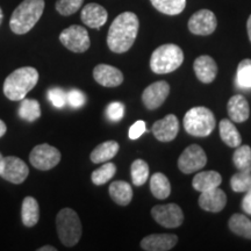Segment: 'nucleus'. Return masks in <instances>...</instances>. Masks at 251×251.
I'll return each instance as SVG.
<instances>
[{
	"label": "nucleus",
	"mask_w": 251,
	"mask_h": 251,
	"mask_svg": "<svg viewBox=\"0 0 251 251\" xmlns=\"http://www.w3.org/2000/svg\"><path fill=\"white\" fill-rule=\"evenodd\" d=\"M140 21L133 12H124L114 19L107 34V46L115 54H124L133 47Z\"/></svg>",
	"instance_id": "1"
},
{
	"label": "nucleus",
	"mask_w": 251,
	"mask_h": 251,
	"mask_svg": "<svg viewBox=\"0 0 251 251\" xmlns=\"http://www.w3.org/2000/svg\"><path fill=\"white\" fill-rule=\"evenodd\" d=\"M39 77V72L33 67L17 69L4 81L5 97L12 101H21L36 86Z\"/></svg>",
	"instance_id": "2"
},
{
	"label": "nucleus",
	"mask_w": 251,
	"mask_h": 251,
	"mask_svg": "<svg viewBox=\"0 0 251 251\" xmlns=\"http://www.w3.org/2000/svg\"><path fill=\"white\" fill-rule=\"evenodd\" d=\"M45 0H24L9 19V28L17 35H24L33 29L45 11Z\"/></svg>",
	"instance_id": "3"
},
{
	"label": "nucleus",
	"mask_w": 251,
	"mask_h": 251,
	"mask_svg": "<svg viewBox=\"0 0 251 251\" xmlns=\"http://www.w3.org/2000/svg\"><path fill=\"white\" fill-rule=\"evenodd\" d=\"M184 62V52L177 45H163L155 49L150 57V69L157 75L170 74Z\"/></svg>",
	"instance_id": "4"
},
{
	"label": "nucleus",
	"mask_w": 251,
	"mask_h": 251,
	"mask_svg": "<svg viewBox=\"0 0 251 251\" xmlns=\"http://www.w3.org/2000/svg\"><path fill=\"white\" fill-rule=\"evenodd\" d=\"M56 228L63 246L75 247L79 242L83 228L79 216L74 209L63 208L56 216Z\"/></svg>",
	"instance_id": "5"
},
{
	"label": "nucleus",
	"mask_w": 251,
	"mask_h": 251,
	"mask_svg": "<svg viewBox=\"0 0 251 251\" xmlns=\"http://www.w3.org/2000/svg\"><path fill=\"white\" fill-rule=\"evenodd\" d=\"M184 128L192 136H208L215 128L214 114L203 106L191 108L184 117Z\"/></svg>",
	"instance_id": "6"
},
{
	"label": "nucleus",
	"mask_w": 251,
	"mask_h": 251,
	"mask_svg": "<svg viewBox=\"0 0 251 251\" xmlns=\"http://www.w3.org/2000/svg\"><path fill=\"white\" fill-rule=\"evenodd\" d=\"M59 41L72 52H85L90 48L91 41L87 30L79 25H72L59 34Z\"/></svg>",
	"instance_id": "7"
},
{
	"label": "nucleus",
	"mask_w": 251,
	"mask_h": 251,
	"mask_svg": "<svg viewBox=\"0 0 251 251\" xmlns=\"http://www.w3.org/2000/svg\"><path fill=\"white\" fill-rule=\"evenodd\" d=\"M29 161L34 168L40 171H48L58 165L61 162V152L57 148L43 143L36 146L31 150Z\"/></svg>",
	"instance_id": "8"
},
{
	"label": "nucleus",
	"mask_w": 251,
	"mask_h": 251,
	"mask_svg": "<svg viewBox=\"0 0 251 251\" xmlns=\"http://www.w3.org/2000/svg\"><path fill=\"white\" fill-rule=\"evenodd\" d=\"M29 175L28 165L23 159L15 156L2 157L0 163V177L12 184H23Z\"/></svg>",
	"instance_id": "9"
},
{
	"label": "nucleus",
	"mask_w": 251,
	"mask_h": 251,
	"mask_svg": "<svg viewBox=\"0 0 251 251\" xmlns=\"http://www.w3.org/2000/svg\"><path fill=\"white\" fill-rule=\"evenodd\" d=\"M207 164V156L203 149L198 144H191L181 152L178 158V168L185 175L201 170Z\"/></svg>",
	"instance_id": "10"
},
{
	"label": "nucleus",
	"mask_w": 251,
	"mask_h": 251,
	"mask_svg": "<svg viewBox=\"0 0 251 251\" xmlns=\"http://www.w3.org/2000/svg\"><path fill=\"white\" fill-rule=\"evenodd\" d=\"M151 215L157 224L165 228H177L184 222L183 211L176 203L157 205L151 209Z\"/></svg>",
	"instance_id": "11"
},
{
	"label": "nucleus",
	"mask_w": 251,
	"mask_h": 251,
	"mask_svg": "<svg viewBox=\"0 0 251 251\" xmlns=\"http://www.w3.org/2000/svg\"><path fill=\"white\" fill-rule=\"evenodd\" d=\"M188 29L194 35L207 36L214 33L218 26L215 14L209 9H200L188 20Z\"/></svg>",
	"instance_id": "12"
},
{
	"label": "nucleus",
	"mask_w": 251,
	"mask_h": 251,
	"mask_svg": "<svg viewBox=\"0 0 251 251\" xmlns=\"http://www.w3.org/2000/svg\"><path fill=\"white\" fill-rule=\"evenodd\" d=\"M170 94V85L164 80L156 81L144 90L142 101L148 109H156L164 103Z\"/></svg>",
	"instance_id": "13"
},
{
	"label": "nucleus",
	"mask_w": 251,
	"mask_h": 251,
	"mask_svg": "<svg viewBox=\"0 0 251 251\" xmlns=\"http://www.w3.org/2000/svg\"><path fill=\"white\" fill-rule=\"evenodd\" d=\"M151 131L153 136L161 142H170L177 137L179 131V121L175 114H169L162 120L152 125Z\"/></svg>",
	"instance_id": "14"
},
{
	"label": "nucleus",
	"mask_w": 251,
	"mask_h": 251,
	"mask_svg": "<svg viewBox=\"0 0 251 251\" xmlns=\"http://www.w3.org/2000/svg\"><path fill=\"white\" fill-rule=\"evenodd\" d=\"M93 78L98 84L105 87L120 86L124 81V75L118 68L108 64H99L93 69Z\"/></svg>",
	"instance_id": "15"
},
{
	"label": "nucleus",
	"mask_w": 251,
	"mask_h": 251,
	"mask_svg": "<svg viewBox=\"0 0 251 251\" xmlns=\"http://www.w3.org/2000/svg\"><path fill=\"white\" fill-rule=\"evenodd\" d=\"M227 205V196L221 188L215 187L201 192L199 197V206L203 211L219 213Z\"/></svg>",
	"instance_id": "16"
},
{
	"label": "nucleus",
	"mask_w": 251,
	"mask_h": 251,
	"mask_svg": "<svg viewBox=\"0 0 251 251\" xmlns=\"http://www.w3.org/2000/svg\"><path fill=\"white\" fill-rule=\"evenodd\" d=\"M178 242L176 234H151L141 241V248L146 251H168Z\"/></svg>",
	"instance_id": "17"
},
{
	"label": "nucleus",
	"mask_w": 251,
	"mask_h": 251,
	"mask_svg": "<svg viewBox=\"0 0 251 251\" xmlns=\"http://www.w3.org/2000/svg\"><path fill=\"white\" fill-rule=\"evenodd\" d=\"M81 21L86 25L87 27L94 28V29H99L103 25L106 24L108 18V13L105 7L101 5L96 4V2H91L84 6L81 9L80 14Z\"/></svg>",
	"instance_id": "18"
},
{
	"label": "nucleus",
	"mask_w": 251,
	"mask_h": 251,
	"mask_svg": "<svg viewBox=\"0 0 251 251\" xmlns=\"http://www.w3.org/2000/svg\"><path fill=\"white\" fill-rule=\"evenodd\" d=\"M196 76L203 84H209L216 78L218 75V65L211 56L202 55L199 56L193 64Z\"/></svg>",
	"instance_id": "19"
},
{
	"label": "nucleus",
	"mask_w": 251,
	"mask_h": 251,
	"mask_svg": "<svg viewBox=\"0 0 251 251\" xmlns=\"http://www.w3.org/2000/svg\"><path fill=\"white\" fill-rule=\"evenodd\" d=\"M228 115L231 121L241 124V122L247 121L250 115V107L249 102L241 94H236L229 99L227 105Z\"/></svg>",
	"instance_id": "20"
},
{
	"label": "nucleus",
	"mask_w": 251,
	"mask_h": 251,
	"mask_svg": "<svg viewBox=\"0 0 251 251\" xmlns=\"http://www.w3.org/2000/svg\"><path fill=\"white\" fill-rule=\"evenodd\" d=\"M222 183V177L216 171H203L194 176L192 180V186L196 191L205 192L212 188L219 187Z\"/></svg>",
	"instance_id": "21"
},
{
	"label": "nucleus",
	"mask_w": 251,
	"mask_h": 251,
	"mask_svg": "<svg viewBox=\"0 0 251 251\" xmlns=\"http://www.w3.org/2000/svg\"><path fill=\"white\" fill-rule=\"evenodd\" d=\"M108 191L113 201L120 206H127L131 201L134 196L133 188H131L130 184H128L127 181L124 180L113 181L109 185Z\"/></svg>",
	"instance_id": "22"
},
{
	"label": "nucleus",
	"mask_w": 251,
	"mask_h": 251,
	"mask_svg": "<svg viewBox=\"0 0 251 251\" xmlns=\"http://www.w3.org/2000/svg\"><path fill=\"white\" fill-rule=\"evenodd\" d=\"M119 149H120V146L117 141H106V142L100 143L98 147L93 149L90 158L94 164L108 162L117 156Z\"/></svg>",
	"instance_id": "23"
},
{
	"label": "nucleus",
	"mask_w": 251,
	"mask_h": 251,
	"mask_svg": "<svg viewBox=\"0 0 251 251\" xmlns=\"http://www.w3.org/2000/svg\"><path fill=\"white\" fill-rule=\"evenodd\" d=\"M40 219V207L35 198L26 197L21 206V220L25 227L31 228L37 225Z\"/></svg>",
	"instance_id": "24"
},
{
	"label": "nucleus",
	"mask_w": 251,
	"mask_h": 251,
	"mask_svg": "<svg viewBox=\"0 0 251 251\" xmlns=\"http://www.w3.org/2000/svg\"><path fill=\"white\" fill-rule=\"evenodd\" d=\"M220 136L221 140L230 148H237L242 143V137H241L240 131L235 127V125L228 119H224L220 121L219 125Z\"/></svg>",
	"instance_id": "25"
},
{
	"label": "nucleus",
	"mask_w": 251,
	"mask_h": 251,
	"mask_svg": "<svg viewBox=\"0 0 251 251\" xmlns=\"http://www.w3.org/2000/svg\"><path fill=\"white\" fill-rule=\"evenodd\" d=\"M150 190L152 196L157 199H166L171 194V184L165 175L157 172L151 176Z\"/></svg>",
	"instance_id": "26"
},
{
	"label": "nucleus",
	"mask_w": 251,
	"mask_h": 251,
	"mask_svg": "<svg viewBox=\"0 0 251 251\" xmlns=\"http://www.w3.org/2000/svg\"><path fill=\"white\" fill-rule=\"evenodd\" d=\"M229 229L234 234L251 240V220L243 214H234L229 219Z\"/></svg>",
	"instance_id": "27"
},
{
	"label": "nucleus",
	"mask_w": 251,
	"mask_h": 251,
	"mask_svg": "<svg viewBox=\"0 0 251 251\" xmlns=\"http://www.w3.org/2000/svg\"><path fill=\"white\" fill-rule=\"evenodd\" d=\"M153 7L163 14H180L186 7V0H150Z\"/></svg>",
	"instance_id": "28"
},
{
	"label": "nucleus",
	"mask_w": 251,
	"mask_h": 251,
	"mask_svg": "<svg viewBox=\"0 0 251 251\" xmlns=\"http://www.w3.org/2000/svg\"><path fill=\"white\" fill-rule=\"evenodd\" d=\"M19 115L25 121L34 122L41 117V107L37 100L34 99H23L21 100Z\"/></svg>",
	"instance_id": "29"
},
{
	"label": "nucleus",
	"mask_w": 251,
	"mask_h": 251,
	"mask_svg": "<svg viewBox=\"0 0 251 251\" xmlns=\"http://www.w3.org/2000/svg\"><path fill=\"white\" fill-rule=\"evenodd\" d=\"M234 165L241 172H251V148L249 146H238L233 156Z\"/></svg>",
	"instance_id": "30"
},
{
	"label": "nucleus",
	"mask_w": 251,
	"mask_h": 251,
	"mask_svg": "<svg viewBox=\"0 0 251 251\" xmlns=\"http://www.w3.org/2000/svg\"><path fill=\"white\" fill-rule=\"evenodd\" d=\"M130 175L135 186H142L149 178V165L143 159H136L130 168Z\"/></svg>",
	"instance_id": "31"
},
{
	"label": "nucleus",
	"mask_w": 251,
	"mask_h": 251,
	"mask_svg": "<svg viewBox=\"0 0 251 251\" xmlns=\"http://www.w3.org/2000/svg\"><path fill=\"white\" fill-rule=\"evenodd\" d=\"M117 174V166L114 163H106L100 166L99 169L94 170L91 176V179L94 185H103L109 181Z\"/></svg>",
	"instance_id": "32"
},
{
	"label": "nucleus",
	"mask_w": 251,
	"mask_h": 251,
	"mask_svg": "<svg viewBox=\"0 0 251 251\" xmlns=\"http://www.w3.org/2000/svg\"><path fill=\"white\" fill-rule=\"evenodd\" d=\"M237 85L242 89H251V59L246 58L240 62L236 74Z\"/></svg>",
	"instance_id": "33"
},
{
	"label": "nucleus",
	"mask_w": 251,
	"mask_h": 251,
	"mask_svg": "<svg viewBox=\"0 0 251 251\" xmlns=\"http://www.w3.org/2000/svg\"><path fill=\"white\" fill-rule=\"evenodd\" d=\"M230 186L234 192L246 193L251 190V172H237L230 179Z\"/></svg>",
	"instance_id": "34"
},
{
	"label": "nucleus",
	"mask_w": 251,
	"mask_h": 251,
	"mask_svg": "<svg viewBox=\"0 0 251 251\" xmlns=\"http://www.w3.org/2000/svg\"><path fill=\"white\" fill-rule=\"evenodd\" d=\"M83 4L84 0H57L55 7L56 11L63 17H69L79 11Z\"/></svg>",
	"instance_id": "35"
},
{
	"label": "nucleus",
	"mask_w": 251,
	"mask_h": 251,
	"mask_svg": "<svg viewBox=\"0 0 251 251\" xmlns=\"http://www.w3.org/2000/svg\"><path fill=\"white\" fill-rule=\"evenodd\" d=\"M48 98L50 102L57 108L64 107L65 103H67V93L62 89H59V87H54V89L49 90Z\"/></svg>",
	"instance_id": "36"
},
{
	"label": "nucleus",
	"mask_w": 251,
	"mask_h": 251,
	"mask_svg": "<svg viewBox=\"0 0 251 251\" xmlns=\"http://www.w3.org/2000/svg\"><path fill=\"white\" fill-rule=\"evenodd\" d=\"M67 102L71 107L74 108H79L81 106L85 105L86 102V97L81 91L74 89L71 91H69L67 93Z\"/></svg>",
	"instance_id": "37"
},
{
	"label": "nucleus",
	"mask_w": 251,
	"mask_h": 251,
	"mask_svg": "<svg viewBox=\"0 0 251 251\" xmlns=\"http://www.w3.org/2000/svg\"><path fill=\"white\" fill-rule=\"evenodd\" d=\"M106 115L111 121H120L125 115V105L121 102H112L106 108Z\"/></svg>",
	"instance_id": "38"
},
{
	"label": "nucleus",
	"mask_w": 251,
	"mask_h": 251,
	"mask_svg": "<svg viewBox=\"0 0 251 251\" xmlns=\"http://www.w3.org/2000/svg\"><path fill=\"white\" fill-rule=\"evenodd\" d=\"M146 130H147L146 122L142 120L136 121L133 126H131L129 129V139L137 140L139 137H141L144 133H146Z\"/></svg>",
	"instance_id": "39"
},
{
	"label": "nucleus",
	"mask_w": 251,
	"mask_h": 251,
	"mask_svg": "<svg viewBox=\"0 0 251 251\" xmlns=\"http://www.w3.org/2000/svg\"><path fill=\"white\" fill-rule=\"evenodd\" d=\"M242 208L247 214L251 215V190L246 192V196L242 200Z\"/></svg>",
	"instance_id": "40"
},
{
	"label": "nucleus",
	"mask_w": 251,
	"mask_h": 251,
	"mask_svg": "<svg viewBox=\"0 0 251 251\" xmlns=\"http://www.w3.org/2000/svg\"><path fill=\"white\" fill-rule=\"evenodd\" d=\"M7 131V126L2 120H0V137H2Z\"/></svg>",
	"instance_id": "41"
},
{
	"label": "nucleus",
	"mask_w": 251,
	"mask_h": 251,
	"mask_svg": "<svg viewBox=\"0 0 251 251\" xmlns=\"http://www.w3.org/2000/svg\"><path fill=\"white\" fill-rule=\"evenodd\" d=\"M247 30H248V36H249V40L251 42V15L248 19V23H247Z\"/></svg>",
	"instance_id": "42"
},
{
	"label": "nucleus",
	"mask_w": 251,
	"mask_h": 251,
	"mask_svg": "<svg viewBox=\"0 0 251 251\" xmlns=\"http://www.w3.org/2000/svg\"><path fill=\"white\" fill-rule=\"evenodd\" d=\"M39 251H57L55 247H51V246H45L42 248H40Z\"/></svg>",
	"instance_id": "43"
},
{
	"label": "nucleus",
	"mask_w": 251,
	"mask_h": 251,
	"mask_svg": "<svg viewBox=\"0 0 251 251\" xmlns=\"http://www.w3.org/2000/svg\"><path fill=\"white\" fill-rule=\"evenodd\" d=\"M2 19H4V14H2V9L0 7V25L2 23Z\"/></svg>",
	"instance_id": "44"
},
{
	"label": "nucleus",
	"mask_w": 251,
	"mask_h": 251,
	"mask_svg": "<svg viewBox=\"0 0 251 251\" xmlns=\"http://www.w3.org/2000/svg\"><path fill=\"white\" fill-rule=\"evenodd\" d=\"M1 161H2V155L0 153V163H1Z\"/></svg>",
	"instance_id": "45"
}]
</instances>
